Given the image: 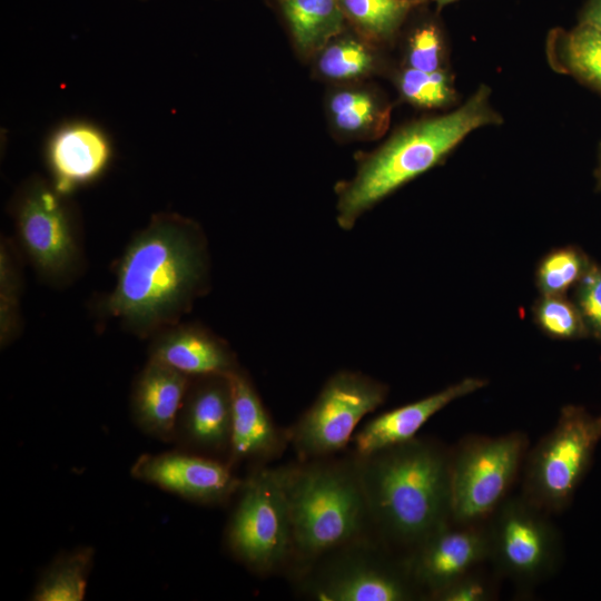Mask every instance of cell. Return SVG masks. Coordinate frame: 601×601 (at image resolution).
<instances>
[{
    "label": "cell",
    "mask_w": 601,
    "mask_h": 601,
    "mask_svg": "<svg viewBox=\"0 0 601 601\" xmlns=\"http://www.w3.org/2000/svg\"><path fill=\"white\" fill-rule=\"evenodd\" d=\"M496 598V584L479 566L440 591L433 601H490Z\"/></svg>",
    "instance_id": "obj_31"
},
{
    "label": "cell",
    "mask_w": 601,
    "mask_h": 601,
    "mask_svg": "<svg viewBox=\"0 0 601 601\" xmlns=\"http://www.w3.org/2000/svg\"><path fill=\"white\" fill-rule=\"evenodd\" d=\"M93 560L95 549L91 546H78L57 554L41 572L30 599L82 601Z\"/></svg>",
    "instance_id": "obj_22"
},
{
    "label": "cell",
    "mask_w": 601,
    "mask_h": 601,
    "mask_svg": "<svg viewBox=\"0 0 601 601\" xmlns=\"http://www.w3.org/2000/svg\"><path fill=\"white\" fill-rule=\"evenodd\" d=\"M582 23L601 31V0H589Z\"/></svg>",
    "instance_id": "obj_33"
},
{
    "label": "cell",
    "mask_w": 601,
    "mask_h": 601,
    "mask_svg": "<svg viewBox=\"0 0 601 601\" xmlns=\"http://www.w3.org/2000/svg\"><path fill=\"white\" fill-rule=\"evenodd\" d=\"M234 499L224 534L230 555L258 575L289 568L292 524L277 470H249Z\"/></svg>",
    "instance_id": "obj_6"
},
{
    "label": "cell",
    "mask_w": 601,
    "mask_h": 601,
    "mask_svg": "<svg viewBox=\"0 0 601 601\" xmlns=\"http://www.w3.org/2000/svg\"><path fill=\"white\" fill-rule=\"evenodd\" d=\"M313 58L318 76L337 82L355 81L376 68L371 42L343 32L327 42Z\"/></svg>",
    "instance_id": "obj_23"
},
{
    "label": "cell",
    "mask_w": 601,
    "mask_h": 601,
    "mask_svg": "<svg viewBox=\"0 0 601 601\" xmlns=\"http://www.w3.org/2000/svg\"><path fill=\"white\" fill-rule=\"evenodd\" d=\"M208 288L201 227L179 214L159 213L125 249L105 309L138 337H154L180 323Z\"/></svg>",
    "instance_id": "obj_1"
},
{
    "label": "cell",
    "mask_w": 601,
    "mask_h": 601,
    "mask_svg": "<svg viewBox=\"0 0 601 601\" xmlns=\"http://www.w3.org/2000/svg\"><path fill=\"white\" fill-rule=\"evenodd\" d=\"M535 318L542 329L553 337L574 338L588 333L579 308L561 295H544L535 307Z\"/></svg>",
    "instance_id": "obj_29"
},
{
    "label": "cell",
    "mask_w": 601,
    "mask_h": 601,
    "mask_svg": "<svg viewBox=\"0 0 601 601\" xmlns=\"http://www.w3.org/2000/svg\"><path fill=\"white\" fill-rule=\"evenodd\" d=\"M529 451L521 431L469 435L451 449V514L459 524L486 523L509 497Z\"/></svg>",
    "instance_id": "obj_8"
},
{
    "label": "cell",
    "mask_w": 601,
    "mask_h": 601,
    "mask_svg": "<svg viewBox=\"0 0 601 601\" xmlns=\"http://www.w3.org/2000/svg\"><path fill=\"white\" fill-rule=\"evenodd\" d=\"M190 380L148 358L130 394V414L136 426L146 435L173 443L176 422Z\"/></svg>",
    "instance_id": "obj_18"
},
{
    "label": "cell",
    "mask_w": 601,
    "mask_h": 601,
    "mask_svg": "<svg viewBox=\"0 0 601 601\" xmlns=\"http://www.w3.org/2000/svg\"><path fill=\"white\" fill-rule=\"evenodd\" d=\"M387 393V385L361 372L334 373L313 404L287 428L298 459L329 457L344 450L362 418L381 406Z\"/></svg>",
    "instance_id": "obj_9"
},
{
    "label": "cell",
    "mask_w": 601,
    "mask_h": 601,
    "mask_svg": "<svg viewBox=\"0 0 601 601\" xmlns=\"http://www.w3.org/2000/svg\"><path fill=\"white\" fill-rule=\"evenodd\" d=\"M486 384L484 378L465 377L434 394L380 414L354 435V455L366 456L414 439L433 415Z\"/></svg>",
    "instance_id": "obj_17"
},
{
    "label": "cell",
    "mask_w": 601,
    "mask_h": 601,
    "mask_svg": "<svg viewBox=\"0 0 601 601\" xmlns=\"http://www.w3.org/2000/svg\"><path fill=\"white\" fill-rule=\"evenodd\" d=\"M299 53L313 58L342 33L346 19L338 0H277Z\"/></svg>",
    "instance_id": "obj_20"
},
{
    "label": "cell",
    "mask_w": 601,
    "mask_h": 601,
    "mask_svg": "<svg viewBox=\"0 0 601 601\" xmlns=\"http://www.w3.org/2000/svg\"><path fill=\"white\" fill-rule=\"evenodd\" d=\"M398 87L407 101L426 108L445 106L454 96L450 79L441 69L423 71L407 68L400 76Z\"/></svg>",
    "instance_id": "obj_28"
},
{
    "label": "cell",
    "mask_w": 601,
    "mask_h": 601,
    "mask_svg": "<svg viewBox=\"0 0 601 601\" xmlns=\"http://www.w3.org/2000/svg\"><path fill=\"white\" fill-rule=\"evenodd\" d=\"M52 184L30 178L17 193L13 214L21 246L43 277L65 279L78 262L71 214Z\"/></svg>",
    "instance_id": "obj_11"
},
{
    "label": "cell",
    "mask_w": 601,
    "mask_h": 601,
    "mask_svg": "<svg viewBox=\"0 0 601 601\" xmlns=\"http://www.w3.org/2000/svg\"><path fill=\"white\" fill-rule=\"evenodd\" d=\"M346 21L365 40L390 38L401 26L411 2L404 0H338Z\"/></svg>",
    "instance_id": "obj_24"
},
{
    "label": "cell",
    "mask_w": 601,
    "mask_h": 601,
    "mask_svg": "<svg viewBox=\"0 0 601 601\" xmlns=\"http://www.w3.org/2000/svg\"><path fill=\"white\" fill-rule=\"evenodd\" d=\"M148 358L189 377L229 375L239 368L229 345L196 324L178 323L155 335Z\"/></svg>",
    "instance_id": "obj_19"
},
{
    "label": "cell",
    "mask_w": 601,
    "mask_h": 601,
    "mask_svg": "<svg viewBox=\"0 0 601 601\" xmlns=\"http://www.w3.org/2000/svg\"><path fill=\"white\" fill-rule=\"evenodd\" d=\"M404 1H407V2L413 3V2H415V1H421V0H404Z\"/></svg>",
    "instance_id": "obj_35"
},
{
    "label": "cell",
    "mask_w": 601,
    "mask_h": 601,
    "mask_svg": "<svg viewBox=\"0 0 601 601\" xmlns=\"http://www.w3.org/2000/svg\"><path fill=\"white\" fill-rule=\"evenodd\" d=\"M440 7L445 6L455 0H435Z\"/></svg>",
    "instance_id": "obj_34"
},
{
    "label": "cell",
    "mask_w": 601,
    "mask_h": 601,
    "mask_svg": "<svg viewBox=\"0 0 601 601\" xmlns=\"http://www.w3.org/2000/svg\"><path fill=\"white\" fill-rule=\"evenodd\" d=\"M564 58L575 76L601 90V31L581 23L566 39Z\"/></svg>",
    "instance_id": "obj_25"
},
{
    "label": "cell",
    "mask_w": 601,
    "mask_h": 601,
    "mask_svg": "<svg viewBox=\"0 0 601 601\" xmlns=\"http://www.w3.org/2000/svg\"><path fill=\"white\" fill-rule=\"evenodd\" d=\"M600 441L601 415L579 405L562 407L553 428L526 453L521 495L550 515L564 511Z\"/></svg>",
    "instance_id": "obj_7"
},
{
    "label": "cell",
    "mask_w": 601,
    "mask_h": 601,
    "mask_svg": "<svg viewBox=\"0 0 601 601\" xmlns=\"http://www.w3.org/2000/svg\"><path fill=\"white\" fill-rule=\"evenodd\" d=\"M355 456L373 534L405 555L452 522L451 449L414 439Z\"/></svg>",
    "instance_id": "obj_2"
},
{
    "label": "cell",
    "mask_w": 601,
    "mask_h": 601,
    "mask_svg": "<svg viewBox=\"0 0 601 601\" xmlns=\"http://www.w3.org/2000/svg\"><path fill=\"white\" fill-rule=\"evenodd\" d=\"M578 305L587 327L601 338V269L590 267L580 279Z\"/></svg>",
    "instance_id": "obj_32"
},
{
    "label": "cell",
    "mask_w": 601,
    "mask_h": 601,
    "mask_svg": "<svg viewBox=\"0 0 601 601\" xmlns=\"http://www.w3.org/2000/svg\"><path fill=\"white\" fill-rule=\"evenodd\" d=\"M295 577L305 595L321 601L424 600L405 556L374 535L331 551Z\"/></svg>",
    "instance_id": "obj_5"
},
{
    "label": "cell",
    "mask_w": 601,
    "mask_h": 601,
    "mask_svg": "<svg viewBox=\"0 0 601 601\" xmlns=\"http://www.w3.org/2000/svg\"><path fill=\"white\" fill-rule=\"evenodd\" d=\"M404 556L424 600H432L456 579L489 561L486 523L451 522L433 532Z\"/></svg>",
    "instance_id": "obj_13"
},
{
    "label": "cell",
    "mask_w": 601,
    "mask_h": 601,
    "mask_svg": "<svg viewBox=\"0 0 601 601\" xmlns=\"http://www.w3.org/2000/svg\"><path fill=\"white\" fill-rule=\"evenodd\" d=\"M590 268L584 255L574 248L558 249L548 255L538 270L543 295H562Z\"/></svg>",
    "instance_id": "obj_27"
},
{
    "label": "cell",
    "mask_w": 601,
    "mask_h": 601,
    "mask_svg": "<svg viewBox=\"0 0 601 601\" xmlns=\"http://www.w3.org/2000/svg\"><path fill=\"white\" fill-rule=\"evenodd\" d=\"M600 179H601V159H600Z\"/></svg>",
    "instance_id": "obj_36"
},
{
    "label": "cell",
    "mask_w": 601,
    "mask_h": 601,
    "mask_svg": "<svg viewBox=\"0 0 601 601\" xmlns=\"http://www.w3.org/2000/svg\"><path fill=\"white\" fill-rule=\"evenodd\" d=\"M7 240L0 247V344L9 345L19 332L20 275Z\"/></svg>",
    "instance_id": "obj_26"
},
{
    "label": "cell",
    "mask_w": 601,
    "mask_h": 601,
    "mask_svg": "<svg viewBox=\"0 0 601 601\" xmlns=\"http://www.w3.org/2000/svg\"><path fill=\"white\" fill-rule=\"evenodd\" d=\"M276 470L289 511L295 574L335 549L374 535L354 454L299 460Z\"/></svg>",
    "instance_id": "obj_4"
},
{
    "label": "cell",
    "mask_w": 601,
    "mask_h": 601,
    "mask_svg": "<svg viewBox=\"0 0 601 601\" xmlns=\"http://www.w3.org/2000/svg\"><path fill=\"white\" fill-rule=\"evenodd\" d=\"M481 86L461 107L440 117L414 122L381 148L359 158L355 176L337 185L336 220L343 230L383 198L434 167L473 130L499 121Z\"/></svg>",
    "instance_id": "obj_3"
},
{
    "label": "cell",
    "mask_w": 601,
    "mask_h": 601,
    "mask_svg": "<svg viewBox=\"0 0 601 601\" xmlns=\"http://www.w3.org/2000/svg\"><path fill=\"white\" fill-rule=\"evenodd\" d=\"M233 393V425L227 464L236 471L266 466L289 444L287 428L275 424L250 377L240 367L228 375Z\"/></svg>",
    "instance_id": "obj_15"
},
{
    "label": "cell",
    "mask_w": 601,
    "mask_h": 601,
    "mask_svg": "<svg viewBox=\"0 0 601 601\" xmlns=\"http://www.w3.org/2000/svg\"><path fill=\"white\" fill-rule=\"evenodd\" d=\"M130 474L137 481L203 505L227 503L242 483L226 462L178 447L140 455Z\"/></svg>",
    "instance_id": "obj_12"
},
{
    "label": "cell",
    "mask_w": 601,
    "mask_h": 601,
    "mask_svg": "<svg viewBox=\"0 0 601 601\" xmlns=\"http://www.w3.org/2000/svg\"><path fill=\"white\" fill-rule=\"evenodd\" d=\"M327 116L334 130L346 138H373L388 121V109L371 90L342 87L327 98Z\"/></svg>",
    "instance_id": "obj_21"
},
{
    "label": "cell",
    "mask_w": 601,
    "mask_h": 601,
    "mask_svg": "<svg viewBox=\"0 0 601 601\" xmlns=\"http://www.w3.org/2000/svg\"><path fill=\"white\" fill-rule=\"evenodd\" d=\"M46 159L55 189L68 196L98 179L112 159L107 132L87 120L61 124L48 138Z\"/></svg>",
    "instance_id": "obj_16"
},
{
    "label": "cell",
    "mask_w": 601,
    "mask_h": 601,
    "mask_svg": "<svg viewBox=\"0 0 601 601\" xmlns=\"http://www.w3.org/2000/svg\"><path fill=\"white\" fill-rule=\"evenodd\" d=\"M233 425L228 375L191 377L176 422V447L227 463Z\"/></svg>",
    "instance_id": "obj_14"
},
{
    "label": "cell",
    "mask_w": 601,
    "mask_h": 601,
    "mask_svg": "<svg viewBox=\"0 0 601 601\" xmlns=\"http://www.w3.org/2000/svg\"><path fill=\"white\" fill-rule=\"evenodd\" d=\"M441 59L442 41L437 28L432 23L418 27L408 42V68L436 71L440 70Z\"/></svg>",
    "instance_id": "obj_30"
},
{
    "label": "cell",
    "mask_w": 601,
    "mask_h": 601,
    "mask_svg": "<svg viewBox=\"0 0 601 601\" xmlns=\"http://www.w3.org/2000/svg\"><path fill=\"white\" fill-rule=\"evenodd\" d=\"M549 516L521 494L499 506L486 522L487 562L497 575L526 589L558 570L562 544Z\"/></svg>",
    "instance_id": "obj_10"
}]
</instances>
